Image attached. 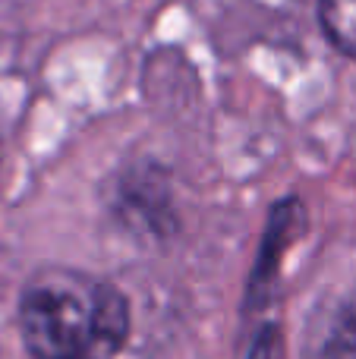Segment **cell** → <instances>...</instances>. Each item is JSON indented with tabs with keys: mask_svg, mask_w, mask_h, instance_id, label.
Instances as JSON below:
<instances>
[{
	"mask_svg": "<svg viewBox=\"0 0 356 359\" xmlns=\"http://www.w3.org/2000/svg\"><path fill=\"white\" fill-rule=\"evenodd\" d=\"M19 322L35 359H107L130 331V306L104 280L48 268L22 290Z\"/></svg>",
	"mask_w": 356,
	"mask_h": 359,
	"instance_id": "obj_1",
	"label": "cell"
},
{
	"mask_svg": "<svg viewBox=\"0 0 356 359\" xmlns=\"http://www.w3.org/2000/svg\"><path fill=\"white\" fill-rule=\"evenodd\" d=\"M246 359H278V331L271 325H265L249 344Z\"/></svg>",
	"mask_w": 356,
	"mask_h": 359,
	"instance_id": "obj_4",
	"label": "cell"
},
{
	"mask_svg": "<svg viewBox=\"0 0 356 359\" xmlns=\"http://www.w3.org/2000/svg\"><path fill=\"white\" fill-rule=\"evenodd\" d=\"M319 22L328 41L356 60V0H319Z\"/></svg>",
	"mask_w": 356,
	"mask_h": 359,
	"instance_id": "obj_3",
	"label": "cell"
},
{
	"mask_svg": "<svg viewBox=\"0 0 356 359\" xmlns=\"http://www.w3.org/2000/svg\"><path fill=\"white\" fill-rule=\"evenodd\" d=\"M303 359H356V297L334 299L306 328Z\"/></svg>",
	"mask_w": 356,
	"mask_h": 359,
	"instance_id": "obj_2",
	"label": "cell"
}]
</instances>
